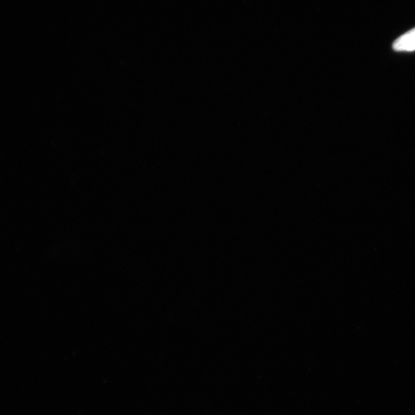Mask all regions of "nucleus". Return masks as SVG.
<instances>
[{
	"label": "nucleus",
	"instance_id": "obj_1",
	"mask_svg": "<svg viewBox=\"0 0 415 415\" xmlns=\"http://www.w3.org/2000/svg\"><path fill=\"white\" fill-rule=\"evenodd\" d=\"M393 49L396 52H413L415 50V28L397 38L393 44Z\"/></svg>",
	"mask_w": 415,
	"mask_h": 415
}]
</instances>
